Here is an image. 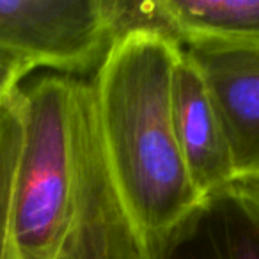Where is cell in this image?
<instances>
[{
	"label": "cell",
	"instance_id": "1",
	"mask_svg": "<svg viewBox=\"0 0 259 259\" xmlns=\"http://www.w3.org/2000/svg\"><path fill=\"white\" fill-rule=\"evenodd\" d=\"M20 93L25 135L0 217L2 259H141L91 78L36 73Z\"/></svg>",
	"mask_w": 259,
	"mask_h": 259
},
{
	"label": "cell",
	"instance_id": "2",
	"mask_svg": "<svg viewBox=\"0 0 259 259\" xmlns=\"http://www.w3.org/2000/svg\"><path fill=\"white\" fill-rule=\"evenodd\" d=\"M181 52L160 34L130 32L114 41L91 78L105 156L141 240L201 201L174 128L172 82Z\"/></svg>",
	"mask_w": 259,
	"mask_h": 259
},
{
	"label": "cell",
	"instance_id": "3",
	"mask_svg": "<svg viewBox=\"0 0 259 259\" xmlns=\"http://www.w3.org/2000/svg\"><path fill=\"white\" fill-rule=\"evenodd\" d=\"M114 41L108 0H0V52L36 69L87 78Z\"/></svg>",
	"mask_w": 259,
	"mask_h": 259
},
{
	"label": "cell",
	"instance_id": "4",
	"mask_svg": "<svg viewBox=\"0 0 259 259\" xmlns=\"http://www.w3.org/2000/svg\"><path fill=\"white\" fill-rule=\"evenodd\" d=\"M141 259H259V180H234L141 240Z\"/></svg>",
	"mask_w": 259,
	"mask_h": 259
},
{
	"label": "cell",
	"instance_id": "5",
	"mask_svg": "<svg viewBox=\"0 0 259 259\" xmlns=\"http://www.w3.org/2000/svg\"><path fill=\"white\" fill-rule=\"evenodd\" d=\"M183 48L211 94L236 180H259V47L190 41Z\"/></svg>",
	"mask_w": 259,
	"mask_h": 259
},
{
	"label": "cell",
	"instance_id": "6",
	"mask_svg": "<svg viewBox=\"0 0 259 259\" xmlns=\"http://www.w3.org/2000/svg\"><path fill=\"white\" fill-rule=\"evenodd\" d=\"M172 114L181 156L199 197L236 180L211 94L185 48L174 69Z\"/></svg>",
	"mask_w": 259,
	"mask_h": 259
},
{
	"label": "cell",
	"instance_id": "7",
	"mask_svg": "<svg viewBox=\"0 0 259 259\" xmlns=\"http://www.w3.org/2000/svg\"><path fill=\"white\" fill-rule=\"evenodd\" d=\"M172 36L190 41L259 47V0H160Z\"/></svg>",
	"mask_w": 259,
	"mask_h": 259
},
{
	"label": "cell",
	"instance_id": "8",
	"mask_svg": "<svg viewBox=\"0 0 259 259\" xmlns=\"http://www.w3.org/2000/svg\"><path fill=\"white\" fill-rule=\"evenodd\" d=\"M34 71L36 68L27 61L0 52V103L15 93Z\"/></svg>",
	"mask_w": 259,
	"mask_h": 259
}]
</instances>
